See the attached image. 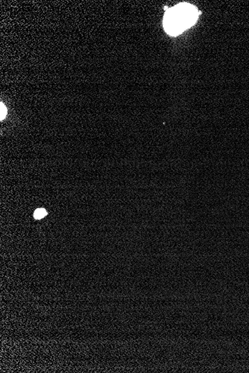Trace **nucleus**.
Listing matches in <instances>:
<instances>
[{"instance_id":"f257e3e1","label":"nucleus","mask_w":249,"mask_h":373,"mask_svg":"<svg viewBox=\"0 0 249 373\" xmlns=\"http://www.w3.org/2000/svg\"><path fill=\"white\" fill-rule=\"evenodd\" d=\"M198 16L199 11L195 6L188 3H181L169 8L165 14V30L170 35H179L195 24Z\"/></svg>"},{"instance_id":"f03ea898","label":"nucleus","mask_w":249,"mask_h":373,"mask_svg":"<svg viewBox=\"0 0 249 373\" xmlns=\"http://www.w3.org/2000/svg\"><path fill=\"white\" fill-rule=\"evenodd\" d=\"M47 214V212L45 209H37V210L34 212V219L39 220V219H43V218L45 217Z\"/></svg>"},{"instance_id":"7ed1b4c3","label":"nucleus","mask_w":249,"mask_h":373,"mask_svg":"<svg viewBox=\"0 0 249 373\" xmlns=\"http://www.w3.org/2000/svg\"><path fill=\"white\" fill-rule=\"evenodd\" d=\"M6 115H7V109L5 106L4 104L1 103V120H4L6 118Z\"/></svg>"}]
</instances>
